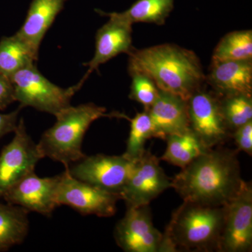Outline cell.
<instances>
[{
	"label": "cell",
	"mask_w": 252,
	"mask_h": 252,
	"mask_svg": "<svg viewBox=\"0 0 252 252\" xmlns=\"http://www.w3.org/2000/svg\"><path fill=\"white\" fill-rule=\"evenodd\" d=\"M231 149H207L172 179V188L184 201L223 207L243 187L237 153Z\"/></svg>",
	"instance_id": "obj_1"
},
{
	"label": "cell",
	"mask_w": 252,
	"mask_h": 252,
	"mask_svg": "<svg viewBox=\"0 0 252 252\" xmlns=\"http://www.w3.org/2000/svg\"><path fill=\"white\" fill-rule=\"evenodd\" d=\"M128 72H140L153 80L159 90L188 100L205 81L200 59L190 50L163 44L128 54Z\"/></svg>",
	"instance_id": "obj_2"
},
{
	"label": "cell",
	"mask_w": 252,
	"mask_h": 252,
	"mask_svg": "<svg viewBox=\"0 0 252 252\" xmlns=\"http://www.w3.org/2000/svg\"><path fill=\"white\" fill-rule=\"evenodd\" d=\"M224 215L225 206L184 201L162 233L159 252H218Z\"/></svg>",
	"instance_id": "obj_3"
},
{
	"label": "cell",
	"mask_w": 252,
	"mask_h": 252,
	"mask_svg": "<svg viewBox=\"0 0 252 252\" xmlns=\"http://www.w3.org/2000/svg\"><path fill=\"white\" fill-rule=\"evenodd\" d=\"M109 117L126 116L107 114L105 107L91 102L69 106L56 116V122L41 135L38 147L44 158L68 167L85 157L82 142L91 124L100 118Z\"/></svg>",
	"instance_id": "obj_4"
},
{
	"label": "cell",
	"mask_w": 252,
	"mask_h": 252,
	"mask_svg": "<svg viewBox=\"0 0 252 252\" xmlns=\"http://www.w3.org/2000/svg\"><path fill=\"white\" fill-rule=\"evenodd\" d=\"M15 101L20 107H31L56 117L70 106L71 99L80 90L82 84L63 89L51 82L39 72L35 64H30L9 78Z\"/></svg>",
	"instance_id": "obj_5"
},
{
	"label": "cell",
	"mask_w": 252,
	"mask_h": 252,
	"mask_svg": "<svg viewBox=\"0 0 252 252\" xmlns=\"http://www.w3.org/2000/svg\"><path fill=\"white\" fill-rule=\"evenodd\" d=\"M137 162L130 160L124 154L85 155L65 169L77 180L120 195Z\"/></svg>",
	"instance_id": "obj_6"
},
{
	"label": "cell",
	"mask_w": 252,
	"mask_h": 252,
	"mask_svg": "<svg viewBox=\"0 0 252 252\" xmlns=\"http://www.w3.org/2000/svg\"><path fill=\"white\" fill-rule=\"evenodd\" d=\"M59 176L56 193L59 206L67 205L85 216L110 217L115 215L120 195L77 180L67 169Z\"/></svg>",
	"instance_id": "obj_7"
},
{
	"label": "cell",
	"mask_w": 252,
	"mask_h": 252,
	"mask_svg": "<svg viewBox=\"0 0 252 252\" xmlns=\"http://www.w3.org/2000/svg\"><path fill=\"white\" fill-rule=\"evenodd\" d=\"M187 103L190 129L207 149L219 147L231 137L222 114L220 97L200 88Z\"/></svg>",
	"instance_id": "obj_8"
},
{
	"label": "cell",
	"mask_w": 252,
	"mask_h": 252,
	"mask_svg": "<svg viewBox=\"0 0 252 252\" xmlns=\"http://www.w3.org/2000/svg\"><path fill=\"white\" fill-rule=\"evenodd\" d=\"M44 156L31 136L24 120L18 121L13 140L0 153V198L11 186L32 172Z\"/></svg>",
	"instance_id": "obj_9"
},
{
	"label": "cell",
	"mask_w": 252,
	"mask_h": 252,
	"mask_svg": "<svg viewBox=\"0 0 252 252\" xmlns=\"http://www.w3.org/2000/svg\"><path fill=\"white\" fill-rule=\"evenodd\" d=\"M160 158L146 150L136 162L132 173L120 193L127 208L143 206L157 198L167 189L172 188L169 178L160 165Z\"/></svg>",
	"instance_id": "obj_10"
},
{
	"label": "cell",
	"mask_w": 252,
	"mask_h": 252,
	"mask_svg": "<svg viewBox=\"0 0 252 252\" xmlns=\"http://www.w3.org/2000/svg\"><path fill=\"white\" fill-rule=\"evenodd\" d=\"M252 249V187L244 182L239 193L225 205L218 252H248Z\"/></svg>",
	"instance_id": "obj_11"
},
{
	"label": "cell",
	"mask_w": 252,
	"mask_h": 252,
	"mask_svg": "<svg viewBox=\"0 0 252 252\" xmlns=\"http://www.w3.org/2000/svg\"><path fill=\"white\" fill-rule=\"evenodd\" d=\"M118 246L126 252H159L162 233L155 228L149 205L127 208L114 229Z\"/></svg>",
	"instance_id": "obj_12"
},
{
	"label": "cell",
	"mask_w": 252,
	"mask_h": 252,
	"mask_svg": "<svg viewBox=\"0 0 252 252\" xmlns=\"http://www.w3.org/2000/svg\"><path fill=\"white\" fill-rule=\"evenodd\" d=\"M60 176L40 177L33 172L8 189L1 198L6 203L51 217L58 205L56 201Z\"/></svg>",
	"instance_id": "obj_13"
},
{
	"label": "cell",
	"mask_w": 252,
	"mask_h": 252,
	"mask_svg": "<svg viewBox=\"0 0 252 252\" xmlns=\"http://www.w3.org/2000/svg\"><path fill=\"white\" fill-rule=\"evenodd\" d=\"M97 14L108 16L109 21L104 24L95 36V51L94 58L86 64L89 67L84 77L79 83L84 85L89 75L95 69L118 55L127 54L134 49L132 47V28L130 23L116 17L112 13H106L96 9Z\"/></svg>",
	"instance_id": "obj_14"
},
{
	"label": "cell",
	"mask_w": 252,
	"mask_h": 252,
	"mask_svg": "<svg viewBox=\"0 0 252 252\" xmlns=\"http://www.w3.org/2000/svg\"><path fill=\"white\" fill-rule=\"evenodd\" d=\"M147 112L156 138L165 140L167 136L190 130L187 100L175 94L160 91L157 100Z\"/></svg>",
	"instance_id": "obj_15"
},
{
	"label": "cell",
	"mask_w": 252,
	"mask_h": 252,
	"mask_svg": "<svg viewBox=\"0 0 252 252\" xmlns=\"http://www.w3.org/2000/svg\"><path fill=\"white\" fill-rule=\"evenodd\" d=\"M220 96L252 94V61L212 62L205 77Z\"/></svg>",
	"instance_id": "obj_16"
},
{
	"label": "cell",
	"mask_w": 252,
	"mask_h": 252,
	"mask_svg": "<svg viewBox=\"0 0 252 252\" xmlns=\"http://www.w3.org/2000/svg\"><path fill=\"white\" fill-rule=\"evenodd\" d=\"M68 0H32L27 16L16 32L39 54L41 41Z\"/></svg>",
	"instance_id": "obj_17"
},
{
	"label": "cell",
	"mask_w": 252,
	"mask_h": 252,
	"mask_svg": "<svg viewBox=\"0 0 252 252\" xmlns=\"http://www.w3.org/2000/svg\"><path fill=\"white\" fill-rule=\"evenodd\" d=\"M28 214L23 207L0 202V252L24 241L29 231Z\"/></svg>",
	"instance_id": "obj_18"
},
{
	"label": "cell",
	"mask_w": 252,
	"mask_h": 252,
	"mask_svg": "<svg viewBox=\"0 0 252 252\" xmlns=\"http://www.w3.org/2000/svg\"><path fill=\"white\" fill-rule=\"evenodd\" d=\"M36 53L17 34L0 40V74L10 78L37 60Z\"/></svg>",
	"instance_id": "obj_19"
},
{
	"label": "cell",
	"mask_w": 252,
	"mask_h": 252,
	"mask_svg": "<svg viewBox=\"0 0 252 252\" xmlns=\"http://www.w3.org/2000/svg\"><path fill=\"white\" fill-rule=\"evenodd\" d=\"M167 147L160 160L184 168L207 149L191 130L167 136Z\"/></svg>",
	"instance_id": "obj_20"
},
{
	"label": "cell",
	"mask_w": 252,
	"mask_h": 252,
	"mask_svg": "<svg viewBox=\"0 0 252 252\" xmlns=\"http://www.w3.org/2000/svg\"><path fill=\"white\" fill-rule=\"evenodd\" d=\"M175 0H137L124 12H112L116 17L133 25L136 23L165 24L174 9Z\"/></svg>",
	"instance_id": "obj_21"
},
{
	"label": "cell",
	"mask_w": 252,
	"mask_h": 252,
	"mask_svg": "<svg viewBox=\"0 0 252 252\" xmlns=\"http://www.w3.org/2000/svg\"><path fill=\"white\" fill-rule=\"evenodd\" d=\"M227 61H252L251 30L231 32L220 39L212 55V62Z\"/></svg>",
	"instance_id": "obj_22"
},
{
	"label": "cell",
	"mask_w": 252,
	"mask_h": 252,
	"mask_svg": "<svg viewBox=\"0 0 252 252\" xmlns=\"http://www.w3.org/2000/svg\"><path fill=\"white\" fill-rule=\"evenodd\" d=\"M130 121V130L124 155L132 160H140L145 153L147 141L154 137L153 125L148 112L137 113Z\"/></svg>",
	"instance_id": "obj_23"
},
{
	"label": "cell",
	"mask_w": 252,
	"mask_h": 252,
	"mask_svg": "<svg viewBox=\"0 0 252 252\" xmlns=\"http://www.w3.org/2000/svg\"><path fill=\"white\" fill-rule=\"evenodd\" d=\"M222 114L230 132L252 121V97L250 94L220 96Z\"/></svg>",
	"instance_id": "obj_24"
},
{
	"label": "cell",
	"mask_w": 252,
	"mask_h": 252,
	"mask_svg": "<svg viewBox=\"0 0 252 252\" xmlns=\"http://www.w3.org/2000/svg\"><path fill=\"white\" fill-rule=\"evenodd\" d=\"M132 77L129 97L142 104L147 111L158 97V88L148 76L140 72L130 73Z\"/></svg>",
	"instance_id": "obj_25"
},
{
	"label": "cell",
	"mask_w": 252,
	"mask_h": 252,
	"mask_svg": "<svg viewBox=\"0 0 252 252\" xmlns=\"http://www.w3.org/2000/svg\"><path fill=\"white\" fill-rule=\"evenodd\" d=\"M231 137L234 139L237 150L252 155V121L233 131Z\"/></svg>",
	"instance_id": "obj_26"
},
{
	"label": "cell",
	"mask_w": 252,
	"mask_h": 252,
	"mask_svg": "<svg viewBox=\"0 0 252 252\" xmlns=\"http://www.w3.org/2000/svg\"><path fill=\"white\" fill-rule=\"evenodd\" d=\"M14 102V89L9 78L0 74V111Z\"/></svg>",
	"instance_id": "obj_27"
},
{
	"label": "cell",
	"mask_w": 252,
	"mask_h": 252,
	"mask_svg": "<svg viewBox=\"0 0 252 252\" xmlns=\"http://www.w3.org/2000/svg\"><path fill=\"white\" fill-rule=\"evenodd\" d=\"M21 107L7 114L0 111V138L11 132H14L18 124V115Z\"/></svg>",
	"instance_id": "obj_28"
}]
</instances>
